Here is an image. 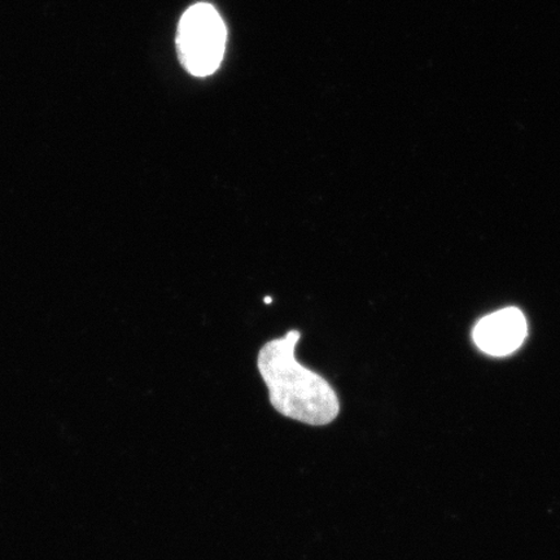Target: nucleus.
Wrapping results in <instances>:
<instances>
[{
    "label": "nucleus",
    "instance_id": "1",
    "mask_svg": "<svg viewBox=\"0 0 560 560\" xmlns=\"http://www.w3.org/2000/svg\"><path fill=\"white\" fill-rule=\"evenodd\" d=\"M301 332L291 330L270 340L258 353L257 368L279 415L310 425H327L338 418L340 400L324 376L296 360Z\"/></svg>",
    "mask_w": 560,
    "mask_h": 560
},
{
    "label": "nucleus",
    "instance_id": "3",
    "mask_svg": "<svg viewBox=\"0 0 560 560\" xmlns=\"http://www.w3.org/2000/svg\"><path fill=\"white\" fill-rule=\"evenodd\" d=\"M528 335L527 319L516 307L487 315L474 330L475 345L489 355L503 357L520 349Z\"/></svg>",
    "mask_w": 560,
    "mask_h": 560
},
{
    "label": "nucleus",
    "instance_id": "4",
    "mask_svg": "<svg viewBox=\"0 0 560 560\" xmlns=\"http://www.w3.org/2000/svg\"><path fill=\"white\" fill-rule=\"evenodd\" d=\"M271 301H272V299H271V298H266V299H265V303H266V304H271Z\"/></svg>",
    "mask_w": 560,
    "mask_h": 560
},
{
    "label": "nucleus",
    "instance_id": "2",
    "mask_svg": "<svg viewBox=\"0 0 560 560\" xmlns=\"http://www.w3.org/2000/svg\"><path fill=\"white\" fill-rule=\"evenodd\" d=\"M228 31L219 11L208 3H198L182 16L177 47L182 65L196 77L213 74L226 50Z\"/></svg>",
    "mask_w": 560,
    "mask_h": 560
}]
</instances>
